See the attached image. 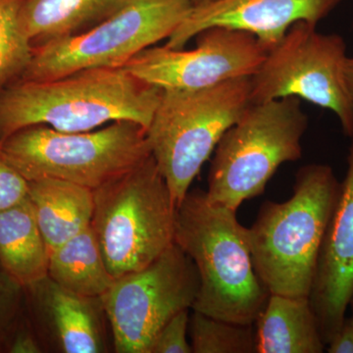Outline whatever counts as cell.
<instances>
[{"label": "cell", "mask_w": 353, "mask_h": 353, "mask_svg": "<svg viewBox=\"0 0 353 353\" xmlns=\"http://www.w3.org/2000/svg\"><path fill=\"white\" fill-rule=\"evenodd\" d=\"M194 8L192 0H126L88 31L34 48L22 80L44 81L92 68H123L168 39Z\"/></svg>", "instance_id": "8"}, {"label": "cell", "mask_w": 353, "mask_h": 353, "mask_svg": "<svg viewBox=\"0 0 353 353\" xmlns=\"http://www.w3.org/2000/svg\"><path fill=\"white\" fill-rule=\"evenodd\" d=\"M317 25L294 23L268 50L250 78L252 103L294 97L336 114L345 136L353 138V106L345 81L347 44Z\"/></svg>", "instance_id": "9"}, {"label": "cell", "mask_w": 353, "mask_h": 353, "mask_svg": "<svg viewBox=\"0 0 353 353\" xmlns=\"http://www.w3.org/2000/svg\"><path fill=\"white\" fill-rule=\"evenodd\" d=\"M28 183V199L50 253L92 225L94 190L57 179Z\"/></svg>", "instance_id": "15"}, {"label": "cell", "mask_w": 353, "mask_h": 353, "mask_svg": "<svg viewBox=\"0 0 353 353\" xmlns=\"http://www.w3.org/2000/svg\"><path fill=\"white\" fill-rule=\"evenodd\" d=\"M0 1H3V0H0Z\"/></svg>", "instance_id": "30"}, {"label": "cell", "mask_w": 353, "mask_h": 353, "mask_svg": "<svg viewBox=\"0 0 353 353\" xmlns=\"http://www.w3.org/2000/svg\"><path fill=\"white\" fill-rule=\"evenodd\" d=\"M0 146L28 182L57 179L92 190L152 155L146 130L130 121L78 132L37 125L13 132Z\"/></svg>", "instance_id": "7"}, {"label": "cell", "mask_w": 353, "mask_h": 353, "mask_svg": "<svg viewBox=\"0 0 353 353\" xmlns=\"http://www.w3.org/2000/svg\"><path fill=\"white\" fill-rule=\"evenodd\" d=\"M21 3L22 0L0 1V94L22 78L34 52L20 27Z\"/></svg>", "instance_id": "21"}, {"label": "cell", "mask_w": 353, "mask_h": 353, "mask_svg": "<svg viewBox=\"0 0 353 353\" xmlns=\"http://www.w3.org/2000/svg\"><path fill=\"white\" fill-rule=\"evenodd\" d=\"M352 299L353 141L347 157V174L341 182L338 199L325 231L309 296L325 345L347 318Z\"/></svg>", "instance_id": "13"}, {"label": "cell", "mask_w": 353, "mask_h": 353, "mask_svg": "<svg viewBox=\"0 0 353 353\" xmlns=\"http://www.w3.org/2000/svg\"><path fill=\"white\" fill-rule=\"evenodd\" d=\"M254 325H241L194 311L189 331L192 353H256Z\"/></svg>", "instance_id": "20"}, {"label": "cell", "mask_w": 353, "mask_h": 353, "mask_svg": "<svg viewBox=\"0 0 353 353\" xmlns=\"http://www.w3.org/2000/svg\"><path fill=\"white\" fill-rule=\"evenodd\" d=\"M161 92L124 68L80 70L44 81L20 79L0 94V141L37 125L78 132L130 121L146 130Z\"/></svg>", "instance_id": "1"}, {"label": "cell", "mask_w": 353, "mask_h": 353, "mask_svg": "<svg viewBox=\"0 0 353 353\" xmlns=\"http://www.w3.org/2000/svg\"><path fill=\"white\" fill-rule=\"evenodd\" d=\"M26 313L25 288L13 280L0 264V352H6L11 334Z\"/></svg>", "instance_id": "22"}, {"label": "cell", "mask_w": 353, "mask_h": 353, "mask_svg": "<svg viewBox=\"0 0 353 353\" xmlns=\"http://www.w3.org/2000/svg\"><path fill=\"white\" fill-rule=\"evenodd\" d=\"M0 264L23 288L48 276L50 250L28 197L0 211Z\"/></svg>", "instance_id": "18"}, {"label": "cell", "mask_w": 353, "mask_h": 353, "mask_svg": "<svg viewBox=\"0 0 353 353\" xmlns=\"http://www.w3.org/2000/svg\"><path fill=\"white\" fill-rule=\"evenodd\" d=\"M29 183L4 157L0 146V211L28 197Z\"/></svg>", "instance_id": "24"}, {"label": "cell", "mask_w": 353, "mask_h": 353, "mask_svg": "<svg viewBox=\"0 0 353 353\" xmlns=\"http://www.w3.org/2000/svg\"><path fill=\"white\" fill-rule=\"evenodd\" d=\"M250 78L201 90H162L146 138L176 206L223 134L252 105Z\"/></svg>", "instance_id": "4"}, {"label": "cell", "mask_w": 353, "mask_h": 353, "mask_svg": "<svg viewBox=\"0 0 353 353\" xmlns=\"http://www.w3.org/2000/svg\"><path fill=\"white\" fill-rule=\"evenodd\" d=\"M329 353H353V323L350 318H345L339 331L334 334L327 343Z\"/></svg>", "instance_id": "26"}, {"label": "cell", "mask_w": 353, "mask_h": 353, "mask_svg": "<svg viewBox=\"0 0 353 353\" xmlns=\"http://www.w3.org/2000/svg\"><path fill=\"white\" fill-rule=\"evenodd\" d=\"M6 352L8 353H39L43 352L38 334L34 333L32 323L27 313L17 325L8 343Z\"/></svg>", "instance_id": "25"}, {"label": "cell", "mask_w": 353, "mask_h": 353, "mask_svg": "<svg viewBox=\"0 0 353 353\" xmlns=\"http://www.w3.org/2000/svg\"><path fill=\"white\" fill-rule=\"evenodd\" d=\"M175 243L192 260L199 290L192 310L224 321L254 325L270 296L255 271L246 228L236 210L188 192L176 206Z\"/></svg>", "instance_id": "2"}, {"label": "cell", "mask_w": 353, "mask_h": 353, "mask_svg": "<svg viewBox=\"0 0 353 353\" xmlns=\"http://www.w3.org/2000/svg\"><path fill=\"white\" fill-rule=\"evenodd\" d=\"M126 0H22L21 29L32 50L88 31Z\"/></svg>", "instance_id": "16"}, {"label": "cell", "mask_w": 353, "mask_h": 353, "mask_svg": "<svg viewBox=\"0 0 353 353\" xmlns=\"http://www.w3.org/2000/svg\"><path fill=\"white\" fill-rule=\"evenodd\" d=\"M333 168L308 164L284 202L265 201L246 236L255 271L269 294L309 297L318 256L340 192Z\"/></svg>", "instance_id": "3"}, {"label": "cell", "mask_w": 353, "mask_h": 353, "mask_svg": "<svg viewBox=\"0 0 353 353\" xmlns=\"http://www.w3.org/2000/svg\"><path fill=\"white\" fill-rule=\"evenodd\" d=\"M48 277L85 296L101 297L110 289L115 278L104 261L92 226L50 252Z\"/></svg>", "instance_id": "19"}, {"label": "cell", "mask_w": 353, "mask_h": 353, "mask_svg": "<svg viewBox=\"0 0 353 353\" xmlns=\"http://www.w3.org/2000/svg\"><path fill=\"white\" fill-rule=\"evenodd\" d=\"M190 309L181 311L171 318L160 330L153 341L150 353H192L188 341Z\"/></svg>", "instance_id": "23"}, {"label": "cell", "mask_w": 353, "mask_h": 353, "mask_svg": "<svg viewBox=\"0 0 353 353\" xmlns=\"http://www.w3.org/2000/svg\"><path fill=\"white\" fill-rule=\"evenodd\" d=\"M254 325L256 353H322L326 350L309 297L270 294Z\"/></svg>", "instance_id": "17"}, {"label": "cell", "mask_w": 353, "mask_h": 353, "mask_svg": "<svg viewBox=\"0 0 353 353\" xmlns=\"http://www.w3.org/2000/svg\"><path fill=\"white\" fill-rule=\"evenodd\" d=\"M352 317H350V320H352V322L353 323V299H352Z\"/></svg>", "instance_id": "29"}, {"label": "cell", "mask_w": 353, "mask_h": 353, "mask_svg": "<svg viewBox=\"0 0 353 353\" xmlns=\"http://www.w3.org/2000/svg\"><path fill=\"white\" fill-rule=\"evenodd\" d=\"M199 290L192 260L176 243L141 270L116 278L101 296L117 353H150L173 316L192 309Z\"/></svg>", "instance_id": "10"}, {"label": "cell", "mask_w": 353, "mask_h": 353, "mask_svg": "<svg viewBox=\"0 0 353 353\" xmlns=\"http://www.w3.org/2000/svg\"><path fill=\"white\" fill-rule=\"evenodd\" d=\"M196 38L194 50L152 46L123 68L161 90H201L232 79L252 77L268 52L256 37L241 30L208 28Z\"/></svg>", "instance_id": "11"}, {"label": "cell", "mask_w": 353, "mask_h": 353, "mask_svg": "<svg viewBox=\"0 0 353 353\" xmlns=\"http://www.w3.org/2000/svg\"><path fill=\"white\" fill-rule=\"evenodd\" d=\"M307 127L299 97L252 103L216 146L205 192L209 201L238 210L263 194L279 167L303 155Z\"/></svg>", "instance_id": "6"}, {"label": "cell", "mask_w": 353, "mask_h": 353, "mask_svg": "<svg viewBox=\"0 0 353 353\" xmlns=\"http://www.w3.org/2000/svg\"><path fill=\"white\" fill-rule=\"evenodd\" d=\"M343 0H216L194 6L165 46L181 50L199 32L212 27L241 30L271 50L294 23L317 25Z\"/></svg>", "instance_id": "12"}, {"label": "cell", "mask_w": 353, "mask_h": 353, "mask_svg": "<svg viewBox=\"0 0 353 353\" xmlns=\"http://www.w3.org/2000/svg\"><path fill=\"white\" fill-rule=\"evenodd\" d=\"M345 81H347L348 94L353 106V57H348L345 64Z\"/></svg>", "instance_id": "27"}, {"label": "cell", "mask_w": 353, "mask_h": 353, "mask_svg": "<svg viewBox=\"0 0 353 353\" xmlns=\"http://www.w3.org/2000/svg\"><path fill=\"white\" fill-rule=\"evenodd\" d=\"M94 197L90 226L114 278L145 268L175 243L176 204L152 155Z\"/></svg>", "instance_id": "5"}, {"label": "cell", "mask_w": 353, "mask_h": 353, "mask_svg": "<svg viewBox=\"0 0 353 353\" xmlns=\"http://www.w3.org/2000/svg\"><path fill=\"white\" fill-rule=\"evenodd\" d=\"M216 0H192L194 6H203V4L211 3L214 2Z\"/></svg>", "instance_id": "28"}, {"label": "cell", "mask_w": 353, "mask_h": 353, "mask_svg": "<svg viewBox=\"0 0 353 353\" xmlns=\"http://www.w3.org/2000/svg\"><path fill=\"white\" fill-rule=\"evenodd\" d=\"M26 305L64 353L106 352L101 297L76 294L50 277L25 288Z\"/></svg>", "instance_id": "14"}]
</instances>
